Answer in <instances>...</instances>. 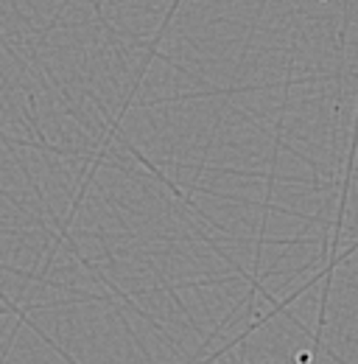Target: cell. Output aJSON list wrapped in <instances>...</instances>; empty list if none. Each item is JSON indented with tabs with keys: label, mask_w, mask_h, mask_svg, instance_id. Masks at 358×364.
Here are the masks:
<instances>
[]
</instances>
